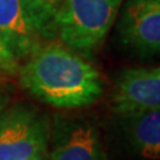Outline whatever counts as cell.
<instances>
[{
	"mask_svg": "<svg viewBox=\"0 0 160 160\" xmlns=\"http://www.w3.org/2000/svg\"><path fill=\"white\" fill-rule=\"evenodd\" d=\"M23 89L47 106L78 109L96 103L104 92L102 75L83 55L55 39L46 40L19 66Z\"/></svg>",
	"mask_w": 160,
	"mask_h": 160,
	"instance_id": "1",
	"label": "cell"
},
{
	"mask_svg": "<svg viewBox=\"0 0 160 160\" xmlns=\"http://www.w3.org/2000/svg\"><path fill=\"white\" fill-rule=\"evenodd\" d=\"M123 0H63L56 16V38L88 56L102 46Z\"/></svg>",
	"mask_w": 160,
	"mask_h": 160,
	"instance_id": "2",
	"label": "cell"
},
{
	"mask_svg": "<svg viewBox=\"0 0 160 160\" xmlns=\"http://www.w3.org/2000/svg\"><path fill=\"white\" fill-rule=\"evenodd\" d=\"M51 120L31 106H18L0 111V160H29L46 158Z\"/></svg>",
	"mask_w": 160,
	"mask_h": 160,
	"instance_id": "3",
	"label": "cell"
},
{
	"mask_svg": "<svg viewBox=\"0 0 160 160\" xmlns=\"http://www.w3.org/2000/svg\"><path fill=\"white\" fill-rule=\"evenodd\" d=\"M48 149L49 160H107L98 128L84 118L55 115Z\"/></svg>",
	"mask_w": 160,
	"mask_h": 160,
	"instance_id": "4",
	"label": "cell"
},
{
	"mask_svg": "<svg viewBox=\"0 0 160 160\" xmlns=\"http://www.w3.org/2000/svg\"><path fill=\"white\" fill-rule=\"evenodd\" d=\"M118 32L122 43L132 51L160 53V2L126 0Z\"/></svg>",
	"mask_w": 160,
	"mask_h": 160,
	"instance_id": "5",
	"label": "cell"
},
{
	"mask_svg": "<svg viewBox=\"0 0 160 160\" xmlns=\"http://www.w3.org/2000/svg\"><path fill=\"white\" fill-rule=\"evenodd\" d=\"M111 104L119 115L160 108V67L122 71L115 82Z\"/></svg>",
	"mask_w": 160,
	"mask_h": 160,
	"instance_id": "6",
	"label": "cell"
},
{
	"mask_svg": "<svg viewBox=\"0 0 160 160\" xmlns=\"http://www.w3.org/2000/svg\"><path fill=\"white\" fill-rule=\"evenodd\" d=\"M0 39L19 63L44 42L22 0H0Z\"/></svg>",
	"mask_w": 160,
	"mask_h": 160,
	"instance_id": "7",
	"label": "cell"
},
{
	"mask_svg": "<svg viewBox=\"0 0 160 160\" xmlns=\"http://www.w3.org/2000/svg\"><path fill=\"white\" fill-rule=\"evenodd\" d=\"M122 116L123 133L140 158L160 160V108L135 111Z\"/></svg>",
	"mask_w": 160,
	"mask_h": 160,
	"instance_id": "8",
	"label": "cell"
},
{
	"mask_svg": "<svg viewBox=\"0 0 160 160\" xmlns=\"http://www.w3.org/2000/svg\"><path fill=\"white\" fill-rule=\"evenodd\" d=\"M33 27L44 42L56 38V16L63 0H22Z\"/></svg>",
	"mask_w": 160,
	"mask_h": 160,
	"instance_id": "9",
	"label": "cell"
},
{
	"mask_svg": "<svg viewBox=\"0 0 160 160\" xmlns=\"http://www.w3.org/2000/svg\"><path fill=\"white\" fill-rule=\"evenodd\" d=\"M19 66V60L0 39V75H16Z\"/></svg>",
	"mask_w": 160,
	"mask_h": 160,
	"instance_id": "10",
	"label": "cell"
},
{
	"mask_svg": "<svg viewBox=\"0 0 160 160\" xmlns=\"http://www.w3.org/2000/svg\"><path fill=\"white\" fill-rule=\"evenodd\" d=\"M4 107H6V102H4L3 99H0V111H2Z\"/></svg>",
	"mask_w": 160,
	"mask_h": 160,
	"instance_id": "11",
	"label": "cell"
},
{
	"mask_svg": "<svg viewBox=\"0 0 160 160\" xmlns=\"http://www.w3.org/2000/svg\"><path fill=\"white\" fill-rule=\"evenodd\" d=\"M29 160H46V158H43V156H38V158H33V159H29Z\"/></svg>",
	"mask_w": 160,
	"mask_h": 160,
	"instance_id": "12",
	"label": "cell"
},
{
	"mask_svg": "<svg viewBox=\"0 0 160 160\" xmlns=\"http://www.w3.org/2000/svg\"><path fill=\"white\" fill-rule=\"evenodd\" d=\"M159 2H160V0H159Z\"/></svg>",
	"mask_w": 160,
	"mask_h": 160,
	"instance_id": "13",
	"label": "cell"
}]
</instances>
